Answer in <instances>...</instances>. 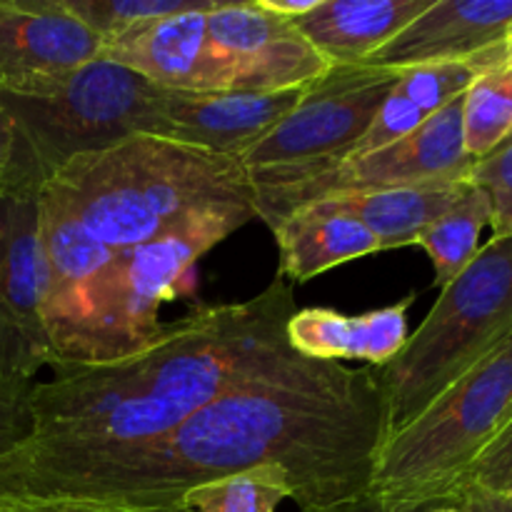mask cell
<instances>
[{"label": "cell", "instance_id": "obj_36", "mask_svg": "<svg viewBox=\"0 0 512 512\" xmlns=\"http://www.w3.org/2000/svg\"><path fill=\"white\" fill-rule=\"evenodd\" d=\"M505 60H508V63H512V30H510V35H508V43H505Z\"/></svg>", "mask_w": 512, "mask_h": 512}, {"label": "cell", "instance_id": "obj_31", "mask_svg": "<svg viewBox=\"0 0 512 512\" xmlns=\"http://www.w3.org/2000/svg\"><path fill=\"white\" fill-rule=\"evenodd\" d=\"M15 160V130L5 110L0 108V185L8 180Z\"/></svg>", "mask_w": 512, "mask_h": 512}, {"label": "cell", "instance_id": "obj_23", "mask_svg": "<svg viewBox=\"0 0 512 512\" xmlns=\"http://www.w3.org/2000/svg\"><path fill=\"white\" fill-rule=\"evenodd\" d=\"M290 500L283 468H255L195 485L180 500L178 512H278Z\"/></svg>", "mask_w": 512, "mask_h": 512}, {"label": "cell", "instance_id": "obj_30", "mask_svg": "<svg viewBox=\"0 0 512 512\" xmlns=\"http://www.w3.org/2000/svg\"><path fill=\"white\" fill-rule=\"evenodd\" d=\"M458 505L465 512H512V498L485 493V490L478 488L465 490L463 498L458 500Z\"/></svg>", "mask_w": 512, "mask_h": 512}, {"label": "cell", "instance_id": "obj_37", "mask_svg": "<svg viewBox=\"0 0 512 512\" xmlns=\"http://www.w3.org/2000/svg\"><path fill=\"white\" fill-rule=\"evenodd\" d=\"M85 512H140V510H85Z\"/></svg>", "mask_w": 512, "mask_h": 512}, {"label": "cell", "instance_id": "obj_10", "mask_svg": "<svg viewBox=\"0 0 512 512\" xmlns=\"http://www.w3.org/2000/svg\"><path fill=\"white\" fill-rule=\"evenodd\" d=\"M40 188L0 185V380L33 385L53 368L45 323L48 263L40 243Z\"/></svg>", "mask_w": 512, "mask_h": 512}, {"label": "cell", "instance_id": "obj_27", "mask_svg": "<svg viewBox=\"0 0 512 512\" xmlns=\"http://www.w3.org/2000/svg\"><path fill=\"white\" fill-rule=\"evenodd\" d=\"M425 120L428 118H425V115L420 113V110L415 108L408 98H403L400 93H395V88H393V93H390L388 100L380 105L373 125H370L368 133L363 135V140H360L358 148L353 150V155H350L348 160L360 158V155H368V153H373V150L385 148V145L405 138V135H410L413 130H418Z\"/></svg>", "mask_w": 512, "mask_h": 512}, {"label": "cell", "instance_id": "obj_14", "mask_svg": "<svg viewBox=\"0 0 512 512\" xmlns=\"http://www.w3.org/2000/svg\"><path fill=\"white\" fill-rule=\"evenodd\" d=\"M512 0H433L365 65L408 70L438 63H505Z\"/></svg>", "mask_w": 512, "mask_h": 512}, {"label": "cell", "instance_id": "obj_5", "mask_svg": "<svg viewBox=\"0 0 512 512\" xmlns=\"http://www.w3.org/2000/svg\"><path fill=\"white\" fill-rule=\"evenodd\" d=\"M510 423L512 338L413 423L388 435L368 493L393 512L458 505L470 470Z\"/></svg>", "mask_w": 512, "mask_h": 512}, {"label": "cell", "instance_id": "obj_11", "mask_svg": "<svg viewBox=\"0 0 512 512\" xmlns=\"http://www.w3.org/2000/svg\"><path fill=\"white\" fill-rule=\"evenodd\" d=\"M208 40L228 73V90H298L330 70L298 25L270 13L260 0L215 5L208 13Z\"/></svg>", "mask_w": 512, "mask_h": 512}, {"label": "cell", "instance_id": "obj_25", "mask_svg": "<svg viewBox=\"0 0 512 512\" xmlns=\"http://www.w3.org/2000/svg\"><path fill=\"white\" fill-rule=\"evenodd\" d=\"M495 68L483 63H438L418 65V68L400 70L395 83V93L408 98L425 118L435 115L450 105L453 100L463 98L465 90L478 80L480 73Z\"/></svg>", "mask_w": 512, "mask_h": 512}, {"label": "cell", "instance_id": "obj_28", "mask_svg": "<svg viewBox=\"0 0 512 512\" xmlns=\"http://www.w3.org/2000/svg\"><path fill=\"white\" fill-rule=\"evenodd\" d=\"M30 390L33 385L0 380V458L15 453L20 445L28 443L30 433H33Z\"/></svg>", "mask_w": 512, "mask_h": 512}, {"label": "cell", "instance_id": "obj_9", "mask_svg": "<svg viewBox=\"0 0 512 512\" xmlns=\"http://www.w3.org/2000/svg\"><path fill=\"white\" fill-rule=\"evenodd\" d=\"M473 168L475 160L468 155L463 140V98H458L430 115L418 130L385 148L345 160L300 183L255 188L253 213L275 230L298 210L335 195L423 183H460L470 180Z\"/></svg>", "mask_w": 512, "mask_h": 512}, {"label": "cell", "instance_id": "obj_12", "mask_svg": "<svg viewBox=\"0 0 512 512\" xmlns=\"http://www.w3.org/2000/svg\"><path fill=\"white\" fill-rule=\"evenodd\" d=\"M98 35L63 0H0V90L43 95L100 58Z\"/></svg>", "mask_w": 512, "mask_h": 512}, {"label": "cell", "instance_id": "obj_29", "mask_svg": "<svg viewBox=\"0 0 512 512\" xmlns=\"http://www.w3.org/2000/svg\"><path fill=\"white\" fill-rule=\"evenodd\" d=\"M468 488L485 490L493 495H512V423L498 438L493 440L488 450L480 455L475 468L470 470Z\"/></svg>", "mask_w": 512, "mask_h": 512}, {"label": "cell", "instance_id": "obj_7", "mask_svg": "<svg viewBox=\"0 0 512 512\" xmlns=\"http://www.w3.org/2000/svg\"><path fill=\"white\" fill-rule=\"evenodd\" d=\"M158 95L153 83L105 58L75 70L50 93L0 90V108L15 130V160L3 185L43 188L70 160L148 135Z\"/></svg>", "mask_w": 512, "mask_h": 512}, {"label": "cell", "instance_id": "obj_24", "mask_svg": "<svg viewBox=\"0 0 512 512\" xmlns=\"http://www.w3.org/2000/svg\"><path fill=\"white\" fill-rule=\"evenodd\" d=\"M208 0H63L65 10L88 25L100 43L108 45L120 35L170 15L198 10Z\"/></svg>", "mask_w": 512, "mask_h": 512}, {"label": "cell", "instance_id": "obj_21", "mask_svg": "<svg viewBox=\"0 0 512 512\" xmlns=\"http://www.w3.org/2000/svg\"><path fill=\"white\" fill-rule=\"evenodd\" d=\"M490 220H493V210H490L488 195L478 185L470 183L463 198L415 238V245H420L433 263L438 288L453 283L473 263L478 250L483 248L480 235L485 225H490Z\"/></svg>", "mask_w": 512, "mask_h": 512}, {"label": "cell", "instance_id": "obj_33", "mask_svg": "<svg viewBox=\"0 0 512 512\" xmlns=\"http://www.w3.org/2000/svg\"><path fill=\"white\" fill-rule=\"evenodd\" d=\"M300 512H393L385 508L383 503L373 498V495H360V498L348 500V503L330 505V508H313V510H300Z\"/></svg>", "mask_w": 512, "mask_h": 512}, {"label": "cell", "instance_id": "obj_19", "mask_svg": "<svg viewBox=\"0 0 512 512\" xmlns=\"http://www.w3.org/2000/svg\"><path fill=\"white\" fill-rule=\"evenodd\" d=\"M280 253V278L308 283L345 263L383 253L380 240L343 213L305 208L273 230Z\"/></svg>", "mask_w": 512, "mask_h": 512}, {"label": "cell", "instance_id": "obj_15", "mask_svg": "<svg viewBox=\"0 0 512 512\" xmlns=\"http://www.w3.org/2000/svg\"><path fill=\"white\" fill-rule=\"evenodd\" d=\"M220 0L203 8L150 20L113 43L103 45L100 58L133 70L160 90L175 93H218L228 90V73L215 58L208 40V13Z\"/></svg>", "mask_w": 512, "mask_h": 512}, {"label": "cell", "instance_id": "obj_39", "mask_svg": "<svg viewBox=\"0 0 512 512\" xmlns=\"http://www.w3.org/2000/svg\"><path fill=\"white\" fill-rule=\"evenodd\" d=\"M510 498H512V495H510Z\"/></svg>", "mask_w": 512, "mask_h": 512}, {"label": "cell", "instance_id": "obj_26", "mask_svg": "<svg viewBox=\"0 0 512 512\" xmlns=\"http://www.w3.org/2000/svg\"><path fill=\"white\" fill-rule=\"evenodd\" d=\"M470 180L490 200L493 238H512V143H505L493 155L478 160Z\"/></svg>", "mask_w": 512, "mask_h": 512}, {"label": "cell", "instance_id": "obj_6", "mask_svg": "<svg viewBox=\"0 0 512 512\" xmlns=\"http://www.w3.org/2000/svg\"><path fill=\"white\" fill-rule=\"evenodd\" d=\"M512 338V238H490L445 288L403 350L373 368L388 435L430 408Z\"/></svg>", "mask_w": 512, "mask_h": 512}, {"label": "cell", "instance_id": "obj_2", "mask_svg": "<svg viewBox=\"0 0 512 512\" xmlns=\"http://www.w3.org/2000/svg\"><path fill=\"white\" fill-rule=\"evenodd\" d=\"M295 310L293 283L278 275L255 298L165 325L128 358L55 370L48 383H33V433L18 450L108 453L163 438L220 395L305 363L285 333Z\"/></svg>", "mask_w": 512, "mask_h": 512}, {"label": "cell", "instance_id": "obj_4", "mask_svg": "<svg viewBox=\"0 0 512 512\" xmlns=\"http://www.w3.org/2000/svg\"><path fill=\"white\" fill-rule=\"evenodd\" d=\"M253 218L250 208L208 210L150 243L115 250L70 318L50 330L53 370L108 365L148 348L165 330L163 305L193 288L198 260Z\"/></svg>", "mask_w": 512, "mask_h": 512}, {"label": "cell", "instance_id": "obj_35", "mask_svg": "<svg viewBox=\"0 0 512 512\" xmlns=\"http://www.w3.org/2000/svg\"><path fill=\"white\" fill-rule=\"evenodd\" d=\"M425 512H465V510L460 508V505H438V508H430Z\"/></svg>", "mask_w": 512, "mask_h": 512}, {"label": "cell", "instance_id": "obj_17", "mask_svg": "<svg viewBox=\"0 0 512 512\" xmlns=\"http://www.w3.org/2000/svg\"><path fill=\"white\" fill-rule=\"evenodd\" d=\"M430 3L433 0H318L308 15L293 23L330 68L365 65Z\"/></svg>", "mask_w": 512, "mask_h": 512}, {"label": "cell", "instance_id": "obj_38", "mask_svg": "<svg viewBox=\"0 0 512 512\" xmlns=\"http://www.w3.org/2000/svg\"><path fill=\"white\" fill-rule=\"evenodd\" d=\"M505 143H512V135H510V138H508V140H505ZM505 143H503V145H505ZM503 145H500V148H503Z\"/></svg>", "mask_w": 512, "mask_h": 512}, {"label": "cell", "instance_id": "obj_16", "mask_svg": "<svg viewBox=\"0 0 512 512\" xmlns=\"http://www.w3.org/2000/svg\"><path fill=\"white\" fill-rule=\"evenodd\" d=\"M413 300L415 295H408L360 315H345L333 308H300L288 320V343L308 360H363L365 368H383L408 340V310Z\"/></svg>", "mask_w": 512, "mask_h": 512}, {"label": "cell", "instance_id": "obj_22", "mask_svg": "<svg viewBox=\"0 0 512 512\" xmlns=\"http://www.w3.org/2000/svg\"><path fill=\"white\" fill-rule=\"evenodd\" d=\"M512 135V63L478 75L463 95V140L470 158L493 155Z\"/></svg>", "mask_w": 512, "mask_h": 512}, {"label": "cell", "instance_id": "obj_3", "mask_svg": "<svg viewBox=\"0 0 512 512\" xmlns=\"http://www.w3.org/2000/svg\"><path fill=\"white\" fill-rule=\"evenodd\" d=\"M40 190L110 250L150 243L208 210H253L255 200L238 158L153 135L80 155Z\"/></svg>", "mask_w": 512, "mask_h": 512}, {"label": "cell", "instance_id": "obj_8", "mask_svg": "<svg viewBox=\"0 0 512 512\" xmlns=\"http://www.w3.org/2000/svg\"><path fill=\"white\" fill-rule=\"evenodd\" d=\"M400 70L343 65L330 68L293 110L240 155L253 188L293 185L325 173L353 155L393 93Z\"/></svg>", "mask_w": 512, "mask_h": 512}, {"label": "cell", "instance_id": "obj_1", "mask_svg": "<svg viewBox=\"0 0 512 512\" xmlns=\"http://www.w3.org/2000/svg\"><path fill=\"white\" fill-rule=\"evenodd\" d=\"M388 440L373 368L305 360L220 395L163 438L108 453L0 458V505L178 512L195 485L283 468L300 510L368 495Z\"/></svg>", "mask_w": 512, "mask_h": 512}, {"label": "cell", "instance_id": "obj_13", "mask_svg": "<svg viewBox=\"0 0 512 512\" xmlns=\"http://www.w3.org/2000/svg\"><path fill=\"white\" fill-rule=\"evenodd\" d=\"M303 93L305 88L280 93L160 90L148 135L225 158H240L298 105Z\"/></svg>", "mask_w": 512, "mask_h": 512}, {"label": "cell", "instance_id": "obj_18", "mask_svg": "<svg viewBox=\"0 0 512 512\" xmlns=\"http://www.w3.org/2000/svg\"><path fill=\"white\" fill-rule=\"evenodd\" d=\"M473 180L460 183H423L408 188L368 190V193H348L320 200L310 208L343 213L358 220L380 240L383 250L415 245V238L438 220L445 210L453 208ZM305 210V208H303Z\"/></svg>", "mask_w": 512, "mask_h": 512}, {"label": "cell", "instance_id": "obj_34", "mask_svg": "<svg viewBox=\"0 0 512 512\" xmlns=\"http://www.w3.org/2000/svg\"><path fill=\"white\" fill-rule=\"evenodd\" d=\"M0 512H85V510L83 508H70V505L10 503V505H0Z\"/></svg>", "mask_w": 512, "mask_h": 512}, {"label": "cell", "instance_id": "obj_32", "mask_svg": "<svg viewBox=\"0 0 512 512\" xmlns=\"http://www.w3.org/2000/svg\"><path fill=\"white\" fill-rule=\"evenodd\" d=\"M270 13L280 15V18L288 20H298L303 15H308L310 10L318 5V0H260Z\"/></svg>", "mask_w": 512, "mask_h": 512}, {"label": "cell", "instance_id": "obj_20", "mask_svg": "<svg viewBox=\"0 0 512 512\" xmlns=\"http://www.w3.org/2000/svg\"><path fill=\"white\" fill-rule=\"evenodd\" d=\"M40 243L48 263V300L45 323L48 333L70 318L90 280L110 263L115 250L100 243L78 218L60 208L40 190Z\"/></svg>", "mask_w": 512, "mask_h": 512}]
</instances>
